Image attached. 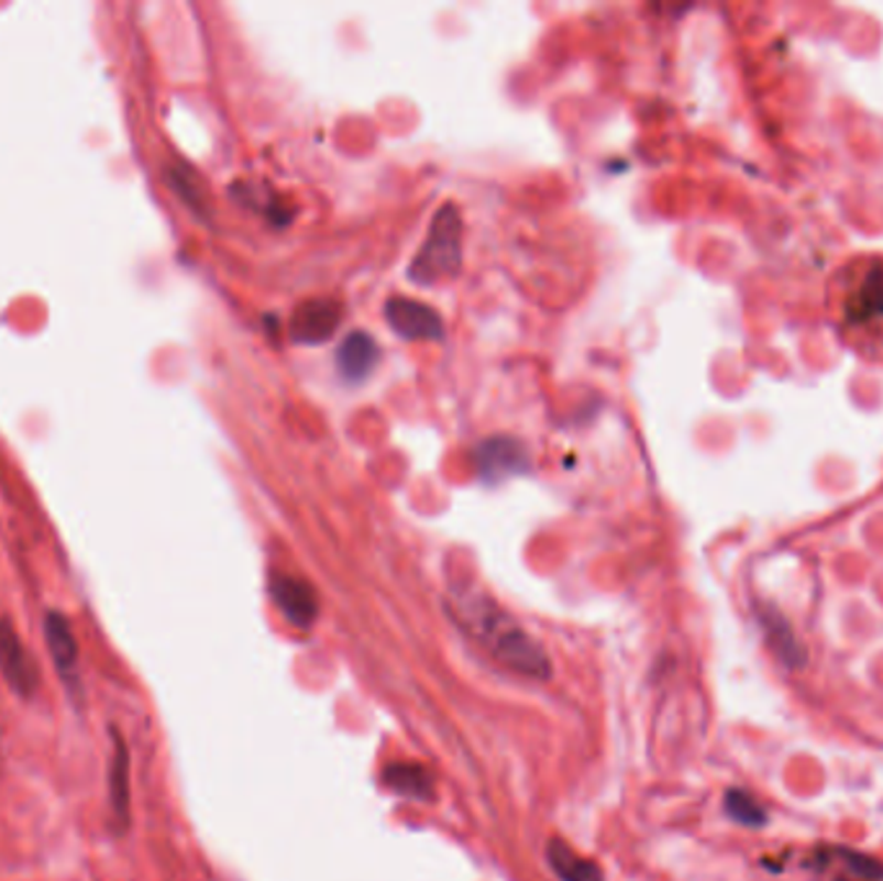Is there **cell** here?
I'll use <instances>...</instances> for the list:
<instances>
[{
	"mask_svg": "<svg viewBox=\"0 0 883 881\" xmlns=\"http://www.w3.org/2000/svg\"><path fill=\"white\" fill-rule=\"evenodd\" d=\"M476 461L481 465L484 478H504L511 473H519L525 465V450L517 445L515 440L507 437H496V440H486L478 448Z\"/></svg>",
	"mask_w": 883,
	"mask_h": 881,
	"instance_id": "cell-11",
	"label": "cell"
},
{
	"mask_svg": "<svg viewBox=\"0 0 883 881\" xmlns=\"http://www.w3.org/2000/svg\"><path fill=\"white\" fill-rule=\"evenodd\" d=\"M385 318L390 329L404 339H440L442 318L424 302L411 298H390L385 302Z\"/></svg>",
	"mask_w": 883,
	"mask_h": 881,
	"instance_id": "cell-6",
	"label": "cell"
},
{
	"mask_svg": "<svg viewBox=\"0 0 883 881\" xmlns=\"http://www.w3.org/2000/svg\"><path fill=\"white\" fill-rule=\"evenodd\" d=\"M130 750L122 735L111 729V760H109V806L114 817L117 833H128L130 827Z\"/></svg>",
	"mask_w": 883,
	"mask_h": 881,
	"instance_id": "cell-8",
	"label": "cell"
},
{
	"mask_svg": "<svg viewBox=\"0 0 883 881\" xmlns=\"http://www.w3.org/2000/svg\"><path fill=\"white\" fill-rule=\"evenodd\" d=\"M548 863L561 881H605L599 863L578 856L569 843L553 838L548 843Z\"/></svg>",
	"mask_w": 883,
	"mask_h": 881,
	"instance_id": "cell-12",
	"label": "cell"
},
{
	"mask_svg": "<svg viewBox=\"0 0 883 881\" xmlns=\"http://www.w3.org/2000/svg\"><path fill=\"white\" fill-rule=\"evenodd\" d=\"M840 881H852V879H840Z\"/></svg>",
	"mask_w": 883,
	"mask_h": 881,
	"instance_id": "cell-17",
	"label": "cell"
},
{
	"mask_svg": "<svg viewBox=\"0 0 883 881\" xmlns=\"http://www.w3.org/2000/svg\"><path fill=\"white\" fill-rule=\"evenodd\" d=\"M840 861L848 863V869L856 873L860 881H879L883 877V866L875 858H868L856 850H840Z\"/></svg>",
	"mask_w": 883,
	"mask_h": 881,
	"instance_id": "cell-16",
	"label": "cell"
},
{
	"mask_svg": "<svg viewBox=\"0 0 883 881\" xmlns=\"http://www.w3.org/2000/svg\"><path fill=\"white\" fill-rule=\"evenodd\" d=\"M829 308L845 342L871 360H883V256L850 258L829 285Z\"/></svg>",
	"mask_w": 883,
	"mask_h": 881,
	"instance_id": "cell-1",
	"label": "cell"
},
{
	"mask_svg": "<svg viewBox=\"0 0 883 881\" xmlns=\"http://www.w3.org/2000/svg\"><path fill=\"white\" fill-rule=\"evenodd\" d=\"M0 675L21 698H32L42 685L32 651L9 618H0Z\"/></svg>",
	"mask_w": 883,
	"mask_h": 881,
	"instance_id": "cell-4",
	"label": "cell"
},
{
	"mask_svg": "<svg viewBox=\"0 0 883 881\" xmlns=\"http://www.w3.org/2000/svg\"><path fill=\"white\" fill-rule=\"evenodd\" d=\"M341 323V306L331 298L300 302L293 313V337L302 344H321L333 337Z\"/></svg>",
	"mask_w": 883,
	"mask_h": 881,
	"instance_id": "cell-7",
	"label": "cell"
},
{
	"mask_svg": "<svg viewBox=\"0 0 883 881\" xmlns=\"http://www.w3.org/2000/svg\"><path fill=\"white\" fill-rule=\"evenodd\" d=\"M463 225L455 207H442L437 212L432 228H429L427 241L421 243L417 258L411 262V279L419 285H432L440 279H448L457 272L460 258H463Z\"/></svg>",
	"mask_w": 883,
	"mask_h": 881,
	"instance_id": "cell-3",
	"label": "cell"
},
{
	"mask_svg": "<svg viewBox=\"0 0 883 881\" xmlns=\"http://www.w3.org/2000/svg\"><path fill=\"white\" fill-rule=\"evenodd\" d=\"M44 641H47V651L55 662L57 672L63 678H76L78 675V641L76 634H73L70 620L63 616L60 610H49L44 616Z\"/></svg>",
	"mask_w": 883,
	"mask_h": 881,
	"instance_id": "cell-9",
	"label": "cell"
},
{
	"mask_svg": "<svg viewBox=\"0 0 883 881\" xmlns=\"http://www.w3.org/2000/svg\"><path fill=\"white\" fill-rule=\"evenodd\" d=\"M724 806H726V814L744 827H762L764 822H768V812H764V806L757 802L752 794H747V791H739V789L729 791V794H726Z\"/></svg>",
	"mask_w": 883,
	"mask_h": 881,
	"instance_id": "cell-15",
	"label": "cell"
},
{
	"mask_svg": "<svg viewBox=\"0 0 883 881\" xmlns=\"http://www.w3.org/2000/svg\"><path fill=\"white\" fill-rule=\"evenodd\" d=\"M272 597L282 616L298 628H310L318 618V597L306 580L293 574L272 576Z\"/></svg>",
	"mask_w": 883,
	"mask_h": 881,
	"instance_id": "cell-5",
	"label": "cell"
},
{
	"mask_svg": "<svg viewBox=\"0 0 883 881\" xmlns=\"http://www.w3.org/2000/svg\"><path fill=\"white\" fill-rule=\"evenodd\" d=\"M336 365L346 381H362L377 365V344L369 334H352L339 346Z\"/></svg>",
	"mask_w": 883,
	"mask_h": 881,
	"instance_id": "cell-13",
	"label": "cell"
},
{
	"mask_svg": "<svg viewBox=\"0 0 883 881\" xmlns=\"http://www.w3.org/2000/svg\"><path fill=\"white\" fill-rule=\"evenodd\" d=\"M452 613L465 634H471L501 668L532 680L551 678V659L540 641L532 639L509 613H504L488 597L460 595L452 605Z\"/></svg>",
	"mask_w": 883,
	"mask_h": 881,
	"instance_id": "cell-2",
	"label": "cell"
},
{
	"mask_svg": "<svg viewBox=\"0 0 883 881\" xmlns=\"http://www.w3.org/2000/svg\"><path fill=\"white\" fill-rule=\"evenodd\" d=\"M762 626H764V634H768V647L775 651L777 659H781L785 668L796 670L806 662L804 647H801L796 636H793L788 620L781 618L773 610H764Z\"/></svg>",
	"mask_w": 883,
	"mask_h": 881,
	"instance_id": "cell-14",
	"label": "cell"
},
{
	"mask_svg": "<svg viewBox=\"0 0 883 881\" xmlns=\"http://www.w3.org/2000/svg\"><path fill=\"white\" fill-rule=\"evenodd\" d=\"M383 783L393 791V794L406 799L427 802V799L434 796L432 773H429L424 766H419V762H408V760L390 762V766H385L383 770Z\"/></svg>",
	"mask_w": 883,
	"mask_h": 881,
	"instance_id": "cell-10",
	"label": "cell"
}]
</instances>
